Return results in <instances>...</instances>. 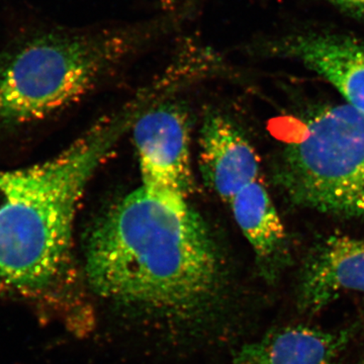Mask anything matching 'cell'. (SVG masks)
I'll return each mask as SVG.
<instances>
[{
    "mask_svg": "<svg viewBox=\"0 0 364 364\" xmlns=\"http://www.w3.org/2000/svg\"><path fill=\"white\" fill-rule=\"evenodd\" d=\"M85 256L97 296L171 322L207 316L226 284L221 250L200 215L189 203L158 200L141 186L98 215Z\"/></svg>",
    "mask_w": 364,
    "mask_h": 364,
    "instance_id": "cell-1",
    "label": "cell"
},
{
    "mask_svg": "<svg viewBox=\"0 0 364 364\" xmlns=\"http://www.w3.org/2000/svg\"><path fill=\"white\" fill-rule=\"evenodd\" d=\"M148 88L48 161L0 172V293H56L70 262L74 221L91 177L154 100Z\"/></svg>",
    "mask_w": 364,
    "mask_h": 364,
    "instance_id": "cell-2",
    "label": "cell"
},
{
    "mask_svg": "<svg viewBox=\"0 0 364 364\" xmlns=\"http://www.w3.org/2000/svg\"><path fill=\"white\" fill-rule=\"evenodd\" d=\"M200 9L186 0L136 23L52 32L0 53V124L45 119L82 97L117 66L177 32Z\"/></svg>",
    "mask_w": 364,
    "mask_h": 364,
    "instance_id": "cell-3",
    "label": "cell"
},
{
    "mask_svg": "<svg viewBox=\"0 0 364 364\" xmlns=\"http://www.w3.org/2000/svg\"><path fill=\"white\" fill-rule=\"evenodd\" d=\"M272 174L296 207L364 219L363 112L346 102L318 109L280 150Z\"/></svg>",
    "mask_w": 364,
    "mask_h": 364,
    "instance_id": "cell-4",
    "label": "cell"
},
{
    "mask_svg": "<svg viewBox=\"0 0 364 364\" xmlns=\"http://www.w3.org/2000/svg\"><path fill=\"white\" fill-rule=\"evenodd\" d=\"M149 105L131 128L141 188L158 200L188 203L195 181L188 112L173 100Z\"/></svg>",
    "mask_w": 364,
    "mask_h": 364,
    "instance_id": "cell-5",
    "label": "cell"
},
{
    "mask_svg": "<svg viewBox=\"0 0 364 364\" xmlns=\"http://www.w3.org/2000/svg\"><path fill=\"white\" fill-rule=\"evenodd\" d=\"M249 52L294 60L331 83L364 114V41L339 33L303 32L258 41Z\"/></svg>",
    "mask_w": 364,
    "mask_h": 364,
    "instance_id": "cell-6",
    "label": "cell"
},
{
    "mask_svg": "<svg viewBox=\"0 0 364 364\" xmlns=\"http://www.w3.org/2000/svg\"><path fill=\"white\" fill-rule=\"evenodd\" d=\"M349 293L364 294V237L331 235L317 242L304 260L299 309L317 313Z\"/></svg>",
    "mask_w": 364,
    "mask_h": 364,
    "instance_id": "cell-7",
    "label": "cell"
},
{
    "mask_svg": "<svg viewBox=\"0 0 364 364\" xmlns=\"http://www.w3.org/2000/svg\"><path fill=\"white\" fill-rule=\"evenodd\" d=\"M198 138L203 181L223 202L229 205L239 191L259 181L257 153L230 117L220 112L207 114Z\"/></svg>",
    "mask_w": 364,
    "mask_h": 364,
    "instance_id": "cell-8",
    "label": "cell"
},
{
    "mask_svg": "<svg viewBox=\"0 0 364 364\" xmlns=\"http://www.w3.org/2000/svg\"><path fill=\"white\" fill-rule=\"evenodd\" d=\"M356 333L355 325L339 330L287 326L242 347L234 364H336Z\"/></svg>",
    "mask_w": 364,
    "mask_h": 364,
    "instance_id": "cell-9",
    "label": "cell"
},
{
    "mask_svg": "<svg viewBox=\"0 0 364 364\" xmlns=\"http://www.w3.org/2000/svg\"><path fill=\"white\" fill-rule=\"evenodd\" d=\"M228 205L252 248L260 274L269 282L277 279L291 260V243L267 189L260 181L253 182Z\"/></svg>",
    "mask_w": 364,
    "mask_h": 364,
    "instance_id": "cell-10",
    "label": "cell"
},
{
    "mask_svg": "<svg viewBox=\"0 0 364 364\" xmlns=\"http://www.w3.org/2000/svg\"><path fill=\"white\" fill-rule=\"evenodd\" d=\"M346 13L364 20V0H327Z\"/></svg>",
    "mask_w": 364,
    "mask_h": 364,
    "instance_id": "cell-11",
    "label": "cell"
}]
</instances>
